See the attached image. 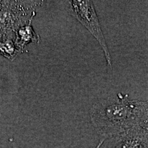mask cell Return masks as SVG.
<instances>
[{"label": "cell", "mask_w": 148, "mask_h": 148, "mask_svg": "<svg viewBox=\"0 0 148 148\" xmlns=\"http://www.w3.org/2000/svg\"><path fill=\"white\" fill-rule=\"evenodd\" d=\"M90 118L97 132L104 139L112 138L148 123V101L130 100L121 93L95 103Z\"/></svg>", "instance_id": "1"}, {"label": "cell", "mask_w": 148, "mask_h": 148, "mask_svg": "<svg viewBox=\"0 0 148 148\" xmlns=\"http://www.w3.org/2000/svg\"><path fill=\"white\" fill-rule=\"evenodd\" d=\"M111 148H148V127H136L112 137Z\"/></svg>", "instance_id": "3"}, {"label": "cell", "mask_w": 148, "mask_h": 148, "mask_svg": "<svg viewBox=\"0 0 148 148\" xmlns=\"http://www.w3.org/2000/svg\"><path fill=\"white\" fill-rule=\"evenodd\" d=\"M69 2L71 14L87 29L99 43L104 54L107 65L111 69L110 54L93 1L73 0Z\"/></svg>", "instance_id": "2"}]
</instances>
